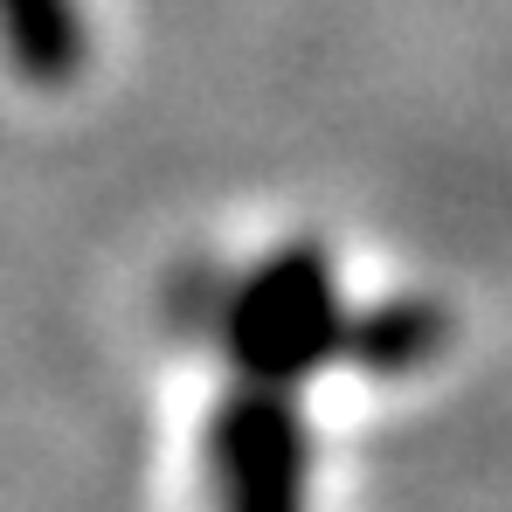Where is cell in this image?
Instances as JSON below:
<instances>
[{
	"label": "cell",
	"mask_w": 512,
	"mask_h": 512,
	"mask_svg": "<svg viewBox=\"0 0 512 512\" xmlns=\"http://www.w3.org/2000/svg\"><path fill=\"white\" fill-rule=\"evenodd\" d=\"M0 63L28 90H70L90 70L84 0H0Z\"/></svg>",
	"instance_id": "7a4b0ae2"
},
{
	"label": "cell",
	"mask_w": 512,
	"mask_h": 512,
	"mask_svg": "<svg viewBox=\"0 0 512 512\" xmlns=\"http://www.w3.org/2000/svg\"><path fill=\"white\" fill-rule=\"evenodd\" d=\"M215 395L201 423V512H312V388L381 346L312 250L236 263L201 298Z\"/></svg>",
	"instance_id": "6da1fadb"
}]
</instances>
